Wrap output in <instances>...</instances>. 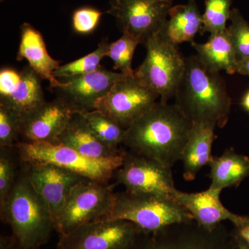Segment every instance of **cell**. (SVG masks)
I'll list each match as a JSON object with an SVG mask.
<instances>
[{
	"label": "cell",
	"instance_id": "1",
	"mask_svg": "<svg viewBox=\"0 0 249 249\" xmlns=\"http://www.w3.org/2000/svg\"><path fill=\"white\" fill-rule=\"evenodd\" d=\"M193 122L176 104L157 101L125 130L130 151L171 168L181 160Z\"/></svg>",
	"mask_w": 249,
	"mask_h": 249
},
{
	"label": "cell",
	"instance_id": "2",
	"mask_svg": "<svg viewBox=\"0 0 249 249\" xmlns=\"http://www.w3.org/2000/svg\"><path fill=\"white\" fill-rule=\"evenodd\" d=\"M175 104L193 124L225 127L231 110V98L219 72L205 66L196 55L186 58V69L175 94Z\"/></svg>",
	"mask_w": 249,
	"mask_h": 249
},
{
	"label": "cell",
	"instance_id": "3",
	"mask_svg": "<svg viewBox=\"0 0 249 249\" xmlns=\"http://www.w3.org/2000/svg\"><path fill=\"white\" fill-rule=\"evenodd\" d=\"M0 209L1 219L12 229L18 249H40L47 243L55 229L48 206L31 184L27 167L18 175Z\"/></svg>",
	"mask_w": 249,
	"mask_h": 249
},
{
	"label": "cell",
	"instance_id": "4",
	"mask_svg": "<svg viewBox=\"0 0 249 249\" xmlns=\"http://www.w3.org/2000/svg\"><path fill=\"white\" fill-rule=\"evenodd\" d=\"M107 219L128 221L142 231L154 233L170 226L195 221L173 197L127 191L116 194L114 209Z\"/></svg>",
	"mask_w": 249,
	"mask_h": 249
},
{
	"label": "cell",
	"instance_id": "5",
	"mask_svg": "<svg viewBox=\"0 0 249 249\" xmlns=\"http://www.w3.org/2000/svg\"><path fill=\"white\" fill-rule=\"evenodd\" d=\"M22 163H47L94 181L109 183L124 163L125 151L110 158L93 159L62 144L19 142L15 146Z\"/></svg>",
	"mask_w": 249,
	"mask_h": 249
},
{
	"label": "cell",
	"instance_id": "6",
	"mask_svg": "<svg viewBox=\"0 0 249 249\" xmlns=\"http://www.w3.org/2000/svg\"><path fill=\"white\" fill-rule=\"evenodd\" d=\"M146 55L134 76L160 98L168 102L175 97L186 69V58L158 33L145 42Z\"/></svg>",
	"mask_w": 249,
	"mask_h": 249
},
{
	"label": "cell",
	"instance_id": "7",
	"mask_svg": "<svg viewBox=\"0 0 249 249\" xmlns=\"http://www.w3.org/2000/svg\"><path fill=\"white\" fill-rule=\"evenodd\" d=\"M113 187L87 178L76 183L54 225L59 235H66L80 226L109 217L116 198Z\"/></svg>",
	"mask_w": 249,
	"mask_h": 249
},
{
	"label": "cell",
	"instance_id": "8",
	"mask_svg": "<svg viewBox=\"0 0 249 249\" xmlns=\"http://www.w3.org/2000/svg\"><path fill=\"white\" fill-rule=\"evenodd\" d=\"M140 232L128 221L105 218L60 235L58 249H129Z\"/></svg>",
	"mask_w": 249,
	"mask_h": 249
},
{
	"label": "cell",
	"instance_id": "9",
	"mask_svg": "<svg viewBox=\"0 0 249 249\" xmlns=\"http://www.w3.org/2000/svg\"><path fill=\"white\" fill-rule=\"evenodd\" d=\"M159 96L135 76L123 78L96 103L94 109L102 112L127 129L147 112Z\"/></svg>",
	"mask_w": 249,
	"mask_h": 249
},
{
	"label": "cell",
	"instance_id": "10",
	"mask_svg": "<svg viewBox=\"0 0 249 249\" xmlns=\"http://www.w3.org/2000/svg\"><path fill=\"white\" fill-rule=\"evenodd\" d=\"M118 184L134 193L173 197L176 188L171 168L132 151L114 175Z\"/></svg>",
	"mask_w": 249,
	"mask_h": 249
},
{
	"label": "cell",
	"instance_id": "11",
	"mask_svg": "<svg viewBox=\"0 0 249 249\" xmlns=\"http://www.w3.org/2000/svg\"><path fill=\"white\" fill-rule=\"evenodd\" d=\"M172 6L148 0H110L107 13L115 18L123 34L134 36L145 45L160 32Z\"/></svg>",
	"mask_w": 249,
	"mask_h": 249
},
{
	"label": "cell",
	"instance_id": "12",
	"mask_svg": "<svg viewBox=\"0 0 249 249\" xmlns=\"http://www.w3.org/2000/svg\"><path fill=\"white\" fill-rule=\"evenodd\" d=\"M77 111L58 98L42 103L21 117L24 142L58 144L59 138Z\"/></svg>",
	"mask_w": 249,
	"mask_h": 249
},
{
	"label": "cell",
	"instance_id": "13",
	"mask_svg": "<svg viewBox=\"0 0 249 249\" xmlns=\"http://www.w3.org/2000/svg\"><path fill=\"white\" fill-rule=\"evenodd\" d=\"M24 163L31 184L48 206L55 225L72 188L84 178L51 163Z\"/></svg>",
	"mask_w": 249,
	"mask_h": 249
},
{
	"label": "cell",
	"instance_id": "14",
	"mask_svg": "<svg viewBox=\"0 0 249 249\" xmlns=\"http://www.w3.org/2000/svg\"><path fill=\"white\" fill-rule=\"evenodd\" d=\"M129 77L121 72L101 68L88 74L75 77L64 82L56 88L59 98L77 112L94 109L96 103L104 97L119 80Z\"/></svg>",
	"mask_w": 249,
	"mask_h": 249
},
{
	"label": "cell",
	"instance_id": "15",
	"mask_svg": "<svg viewBox=\"0 0 249 249\" xmlns=\"http://www.w3.org/2000/svg\"><path fill=\"white\" fill-rule=\"evenodd\" d=\"M222 191L209 188L198 193L178 191L173 198L193 216L196 224L209 231H213L224 221H230L235 227H240L249 221V217L232 213L223 205L220 199Z\"/></svg>",
	"mask_w": 249,
	"mask_h": 249
},
{
	"label": "cell",
	"instance_id": "16",
	"mask_svg": "<svg viewBox=\"0 0 249 249\" xmlns=\"http://www.w3.org/2000/svg\"><path fill=\"white\" fill-rule=\"evenodd\" d=\"M17 60H27L29 66L42 79L48 80L52 88L56 89L63 85L53 76L60 63L49 55L42 34L29 23H24L20 27Z\"/></svg>",
	"mask_w": 249,
	"mask_h": 249
},
{
	"label": "cell",
	"instance_id": "17",
	"mask_svg": "<svg viewBox=\"0 0 249 249\" xmlns=\"http://www.w3.org/2000/svg\"><path fill=\"white\" fill-rule=\"evenodd\" d=\"M58 144L71 147L82 155L93 159L110 158L122 155L125 151L111 148L103 143L78 112L75 114L60 135Z\"/></svg>",
	"mask_w": 249,
	"mask_h": 249
},
{
	"label": "cell",
	"instance_id": "18",
	"mask_svg": "<svg viewBox=\"0 0 249 249\" xmlns=\"http://www.w3.org/2000/svg\"><path fill=\"white\" fill-rule=\"evenodd\" d=\"M202 29V15L196 0L186 4L172 6L168 19L158 33L165 40L175 46L183 42H193Z\"/></svg>",
	"mask_w": 249,
	"mask_h": 249
},
{
	"label": "cell",
	"instance_id": "19",
	"mask_svg": "<svg viewBox=\"0 0 249 249\" xmlns=\"http://www.w3.org/2000/svg\"><path fill=\"white\" fill-rule=\"evenodd\" d=\"M216 125L209 124H193L181 160L183 165V178L193 181L199 170L209 165L212 155L213 144L215 139Z\"/></svg>",
	"mask_w": 249,
	"mask_h": 249
},
{
	"label": "cell",
	"instance_id": "20",
	"mask_svg": "<svg viewBox=\"0 0 249 249\" xmlns=\"http://www.w3.org/2000/svg\"><path fill=\"white\" fill-rule=\"evenodd\" d=\"M196 55L205 66L213 71H225L228 74L237 73L238 60L227 29L224 32L210 35L204 43H191Z\"/></svg>",
	"mask_w": 249,
	"mask_h": 249
},
{
	"label": "cell",
	"instance_id": "21",
	"mask_svg": "<svg viewBox=\"0 0 249 249\" xmlns=\"http://www.w3.org/2000/svg\"><path fill=\"white\" fill-rule=\"evenodd\" d=\"M209 165L211 173L210 188L222 191L237 187L249 178V157L232 149H227L219 157H213Z\"/></svg>",
	"mask_w": 249,
	"mask_h": 249
},
{
	"label": "cell",
	"instance_id": "22",
	"mask_svg": "<svg viewBox=\"0 0 249 249\" xmlns=\"http://www.w3.org/2000/svg\"><path fill=\"white\" fill-rule=\"evenodd\" d=\"M17 88L9 96L0 99V105L9 108L22 117L29 111L45 102L40 78L30 67L20 71Z\"/></svg>",
	"mask_w": 249,
	"mask_h": 249
},
{
	"label": "cell",
	"instance_id": "23",
	"mask_svg": "<svg viewBox=\"0 0 249 249\" xmlns=\"http://www.w3.org/2000/svg\"><path fill=\"white\" fill-rule=\"evenodd\" d=\"M78 113L84 117L93 133L103 143L111 148L119 149V145L124 142L126 129L96 109Z\"/></svg>",
	"mask_w": 249,
	"mask_h": 249
},
{
	"label": "cell",
	"instance_id": "24",
	"mask_svg": "<svg viewBox=\"0 0 249 249\" xmlns=\"http://www.w3.org/2000/svg\"><path fill=\"white\" fill-rule=\"evenodd\" d=\"M109 44L107 39H104L91 53L74 61L60 65L54 71L53 76L55 78H65L67 80L96 71L101 68V60L107 56Z\"/></svg>",
	"mask_w": 249,
	"mask_h": 249
},
{
	"label": "cell",
	"instance_id": "25",
	"mask_svg": "<svg viewBox=\"0 0 249 249\" xmlns=\"http://www.w3.org/2000/svg\"><path fill=\"white\" fill-rule=\"evenodd\" d=\"M141 44L138 39L127 34L109 44L107 56L112 60L114 70L129 77L134 76L132 60L137 46Z\"/></svg>",
	"mask_w": 249,
	"mask_h": 249
},
{
	"label": "cell",
	"instance_id": "26",
	"mask_svg": "<svg viewBox=\"0 0 249 249\" xmlns=\"http://www.w3.org/2000/svg\"><path fill=\"white\" fill-rule=\"evenodd\" d=\"M232 0H205V11L202 14L201 34L210 35L224 32L231 14Z\"/></svg>",
	"mask_w": 249,
	"mask_h": 249
},
{
	"label": "cell",
	"instance_id": "27",
	"mask_svg": "<svg viewBox=\"0 0 249 249\" xmlns=\"http://www.w3.org/2000/svg\"><path fill=\"white\" fill-rule=\"evenodd\" d=\"M229 20L231 24L227 27L228 34L238 62L249 58V22L236 8L232 9Z\"/></svg>",
	"mask_w": 249,
	"mask_h": 249
},
{
	"label": "cell",
	"instance_id": "28",
	"mask_svg": "<svg viewBox=\"0 0 249 249\" xmlns=\"http://www.w3.org/2000/svg\"><path fill=\"white\" fill-rule=\"evenodd\" d=\"M21 116L0 105V146L14 147L20 137Z\"/></svg>",
	"mask_w": 249,
	"mask_h": 249
},
{
	"label": "cell",
	"instance_id": "29",
	"mask_svg": "<svg viewBox=\"0 0 249 249\" xmlns=\"http://www.w3.org/2000/svg\"><path fill=\"white\" fill-rule=\"evenodd\" d=\"M9 149L1 147L0 152V208L4 206L18 178L14 160Z\"/></svg>",
	"mask_w": 249,
	"mask_h": 249
},
{
	"label": "cell",
	"instance_id": "30",
	"mask_svg": "<svg viewBox=\"0 0 249 249\" xmlns=\"http://www.w3.org/2000/svg\"><path fill=\"white\" fill-rule=\"evenodd\" d=\"M103 13L99 10L90 7L76 10L72 17L73 30L80 34H88L97 27Z\"/></svg>",
	"mask_w": 249,
	"mask_h": 249
},
{
	"label": "cell",
	"instance_id": "31",
	"mask_svg": "<svg viewBox=\"0 0 249 249\" xmlns=\"http://www.w3.org/2000/svg\"><path fill=\"white\" fill-rule=\"evenodd\" d=\"M21 78L20 71L4 68L0 71V99L9 96L17 88Z\"/></svg>",
	"mask_w": 249,
	"mask_h": 249
},
{
	"label": "cell",
	"instance_id": "32",
	"mask_svg": "<svg viewBox=\"0 0 249 249\" xmlns=\"http://www.w3.org/2000/svg\"><path fill=\"white\" fill-rule=\"evenodd\" d=\"M202 241L186 240L173 243H156L148 249H216Z\"/></svg>",
	"mask_w": 249,
	"mask_h": 249
},
{
	"label": "cell",
	"instance_id": "33",
	"mask_svg": "<svg viewBox=\"0 0 249 249\" xmlns=\"http://www.w3.org/2000/svg\"><path fill=\"white\" fill-rule=\"evenodd\" d=\"M231 242L235 249H249V221L240 227H235Z\"/></svg>",
	"mask_w": 249,
	"mask_h": 249
},
{
	"label": "cell",
	"instance_id": "34",
	"mask_svg": "<svg viewBox=\"0 0 249 249\" xmlns=\"http://www.w3.org/2000/svg\"><path fill=\"white\" fill-rule=\"evenodd\" d=\"M237 73L244 76H249V58L238 62Z\"/></svg>",
	"mask_w": 249,
	"mask_h": 249
},
{
	"label": "cell",
	"instance_id": "35",
	"mask_svg": "<svg viewBox=\"0 0 249 249\" xmlns=\"http://www.w3.org/2000/svg\"><path fill=\"white\" fill-rule=\"evenodd\" d=\"M241 106L245 109L246 111L249 112V89L247 91V93L244 95L243 97L242 98L241 101Z\"/></svg>",
	"mask_w": 249,
	"mask_h": 249
},
{
	"label": "cell",
	"instance_id": "36",
	"mask_svg": "<svg viewBox=\"0 0 249 249\" xmlns=\"http://www.w3.org/2000/svg\"><path fill=\"white\" fill-rule=\"evenodd\" d=\"M148 1L155 3H160V4H172V3H173V0H148Z\"/></svg>",
	"mask_w": 249,
	"mask_h": 249
},
{
	"label": "cell",
	"instance_id": "37",
	"mask_svg": "<svg viewBox=\"0 0 249 249\" xmlns=\"http://www.w3.org/2000/svg\"><path fill=\"white\" fill-rule=\"evenodd\" d=\"M233 249H235V248H234V247H233Z\"/></svg>",
	"mask_w": 249,
	"mask_h": 249
},
{
	"label": "cell",
	"instance_id": "38",
	"mask_svg": "<svg viewBox=\"0 0 249 249\" xmlns=\"http://www.w3.org/2000/svg\"><path fill=\"white\" fill-rule=\"evenodd\" d=\"M1 1H2V0H1Z\"/></svg>",
	"mask_w": 249,
	"mask_h": 249
}]
</instances>
